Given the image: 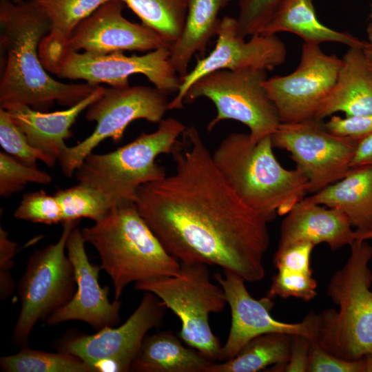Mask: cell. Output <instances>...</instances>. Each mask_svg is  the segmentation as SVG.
Wrapping results in <instances>:
<instances>
[{
    "mask_svg": "<svg viewBox=\"0 0 372 372\" xmlns=\"http://www.w3.org/2000/svg\"><path fill=\"white\" fill-rule=\"evenodd\" d=\"M357 231L340 211L302 200L285 215L280 228L277 251L298 242L326 243L335 251L350 246Z\"/></svg>",
    "mask_w": 372,
    "mask_h": 372,
    "instance_id": "obj_19",
    "label": "cell"
},
{
    "mask_svg": "<svg viewBox=\"0 0 372 372\" xmlns=\"http://www.w3.org/2000/svg\"><path fill=\"white\" fill-rule=\"evenodd\" d=\"M217 283L223 289L227 304L231 310V322L227 339L221 347L218 361L235 357L253 338L265 333H280L302 335L315 341L318 331V313L311 311L298 322L289 323L273 318L271 311L273 298L266 296L254 298L245 287V280L239 275L223 270L214 274Z\"/></svg>",
    "mask_w": 372,
    "mask_h": 372,
    "instance_id": "obj_15",
    "label": "cell"
},
{
    "mask_svg": "<svg viewBox=\"0 0 372 372\" xmlns=\"http://www.w3.org/2000/svg\"><path fill=\"white\" fill-rule=\"evenodd\" d=\"M308 372H369L366 359L347 360L311 341Z\"/></svg>",
    "mask_w": 372,
    "mask_h": 372,
    "instance_id": "obj_36",
    "label": "cell"
},
{
    "mask_svg": "<svg viewBox=\"0 0 372 372\" xmlns=\"http://www.w3.org/2000/svg\"><path fill=\"white\" fill-rule=\"evenodd\" d=\"M80 220L62 223L59 240L35 251L18 285L21 310L12 332V340L25 346L36 324L46 320L65 305L76 291L72 264L66 254V243Z\"/></svg>",
    "mask_w": 372,
    "mask_h": 372,
    "instance_id": "obj_8",
    "label": "cell"
},
{
    "mask_svg": "<svg viewBox=\"0 0 372 372\" xmlns=\"http://www.w3.org/2000/svg\"><path fill=\"white\" fill-rule=\"evenodd\" d=\"M372 165V134L360 140L351 163V167Z\"/></svg>",
    "mask_w": 372,
    "mask_h": 372,
    "instance_id": "obj_41",
    "label": "cell"
},
{
    "mask_svg": "<svg viewBox=\"0 0 372 372\" xmlns=\"http://www.w3.org/2000/svg\"><path fill=\"white\" fill-rule=\"evenodd\" d=\"M341 63V59L325 54L319 45L304 43L293 72L267 78L264 87L280 123L315 118L334 86Z\"/></svg>",
    "mask_w": 372,
    "mask_h": 372,
    "instance_id": "obj_14",
    "label": "cell"
},
{
    "mask_svg": "<svg viewBox=\"0 0 372 372\" xmlns=\"http://www.w3.org/2000/svg\"><path fill=\"white\" fill-rule=\"evenodd\" d=\"M0 145L6 153L26 165L37 167L38 161L48 167L55 164L30 143L25 134L2 107H0Z\"/></svg>",
    "mask_w": 372,
    "mask_h": 372,
    "instance_id": "obj_31",
    "label": "cell"
},
{
    "mask_svg": "<svg viewBox=\"0 0 372 372\" xmlns=\"http://www.w3.org/2000/svg\"><path fill=\"white\" fill-rule=\"evenodd\" d=\"M170 46H163L142 55L127 56L123 52L93 54L63 49L45 68L61 78L81 79L93 85H130L129 76L143 74L161 91L177 92L181 81L170 59Z\"/></svg>",
    "mask_w": 372,
    "mask_h": 372,
    "instance_id": "obj_11",
    "label": "cell"
},
{
    "mask_svg": "<svg viewBox=\"0 0 372 372\" xmlns=\"http://www.w3.org/2000/svg\"><path fill=\"white\" fill-rule=\"evenodd\" d=\"M105 88L98 85L89 96L60 111L42 112L19 103L2 108L8 112L30 143L55 163L68 147L65 141L72 136L71 127L83 111L103 96Z\"/></svg>",
    "mask_w": 372,
    "mask_h": 372,
    "instance_id": "obj_20",
    "label": "cell"
},
{
    "mask_svg": "<svg viewBox=\"0 0 372 372\" xmlns=\"http://www.w3.org/2000/svg\"><path fill=\"white\" fill-rule=\"evenodd\" d=\"M23 347L17 353L0 358L6 372H95L80 358L63 352L49 353Z\"/></svg>",
    "mask_w": 372,
    "mask_h": 372,
    "instance_id": "obj_29",
    "label": "cell"
},
{
    "mask_svg": "<svg viewBox=\"0 0 372 372\" xmlns=\"http://www.w3.org/2000/svg\"><path fill=\"white\" fill-rule=\"evenodd\" d=\"M167 96L155 87L144 85L105 88L103 96L85 112L86 120L96 123L94 130L76 145L67 147L59 159L64 175L72 177L85 157L105 139L120 142L132 122H161L169 110Z\"/></svg>",
    "mask_w": 372,
    "mask_h": 372,
    "instance_id": "obj_10",
    "label": "cell"
},
{
    "mask_svg": "<svg viewBox=\"0 0 372 372\" xmlns=\"http://www.w3.org/2000/svg\"><path fill=\"white\" fill-rule=\"evenodd\" d=\"M292 336L286 333H270L251 340L230 360L214 362L206 372H258L271 366L274 371L289 360Z\"/></svg>",
    "mask_w": 372,
    "mask_h": 372,
    "instance_id": "obj_27",
    "label": "cell"
},
{
    "mask_svg": "<svg viewBox=\"0 0 372 372\" xmlns=\"http://www.w3.org/2000/svg\"><path fill=\"white\" fill-rule=\"evenodd\" d=\"M271 138L274 147L290 154L296 169L308 179L311 194L348 173L360 141L330 133L317 118L280 123Z\"/></svg>",
    "mask_w": 372,
    "mask_h": 372,
    "instance_id": "obj_12",
    "label": "cell"
},
{
    "mask_svg": "<svg viewBox=\"0 0 372 372\" xmlns=\"http://www.w3.org/2000/svg\"><path fill=\"white\" fill-rule=\"evenodd\" d=\"M180 137L170 154L174 172L138 189L139 214L180 263L215 265L260 281L271 220L238 196L194 126Z\"/></svg>",
    "mask_w": 372,
    "mask_h": 372,
    "instance_id": "obj_1",
    "label": "cell"
},
{
    "mask_svg": "<svg viewBox=\"0 0 372 372\" xmlns=\"http://www.w3.org/2000/svg\"><path fill=\"white\" fill-rule=\"evenodd\" d=\"M17 244L10 239L8 232L0 227V296L1 299L9 297L14 289L11 276Z\"/></svg>",
    "mask_w": 372,
    "mask_h": 372,
    "instance_id": "obj_39",
    "label": "cell"
},
{
    "mask_svg": "<svg viewBox=\"0 0 372 372\" xmlns=\"http://www.w3.org/2000/svg\"><path fill=\"white\" fill-rule=\"evenodd\" d=\"M367 35V43H369L370 48L372 49V6L371 12L369 16V22L368 23L366 28Z\"/></svg>",
    "mask_w": 372,
    "mask_h": 372,
    "instance_id": "obj_42",
    "label": "cell"
},
{
    "mask_svg": "<svg viewBox=\"0 0 372 372\" xmlns=\"http://www.w3.org/2000/svg\"><path fill=\"white\" fill-rule=\"evenodd\" d=\"M324 125L334 135L360 141L372 134V114L344 118L332 115Z\"/></svg>",
    "mask_w": 372,
    "mask_h": 372,
    "instance_id": "obj_37",
    "label": "cell"
},
{
    "mask_svg": "<svg viewBox=\"0 0 372 372\" xmlns=\"http://www.w3.org/2000/svg\"><path fill=\"white\" fill-rule=\"evenodd\" d=\"M85 243L81 230L75 227L68 236L66 251L74 269L76 291L65 305L45 320L48 326L78 320L99 331L114 327L120 321L121 302H111L109 287L100 285L99 277L102 269L100 265L90 262Z\"/></svg>",
    "mask_w": 372,
    "mask_h": 372,
    "instance_id": "obj_17",
    "label": "cell"
},
{
    "mask_svg": "<svg viewBox=\"0 0 372 372\" xmlns=\"http://www.w3.org/2000/svg\"><path fill=\"white\" fill-rule=\"evenodd\" d=\"M282 0H240L238 33L246 37L260 34Z\"/></svg>",
    "mask_w": 372,
    "mask_h": 372,
    "instance_id": "obj_35",
    "label": "cell"
},
{
    "mask_svg": "<svg viewBox=\"0 0 372 372\" xmlns=\"http://www.w3.org/2000/svg\"><path fill=\"white\" fill-rule=\"evenodd\" d=\"M214 50L198 59L194 68L180 77V85L169 101V110L183 107L184 98L190 87L201 77L217 70H272L287 59L285 43L276 35L254 34L249 40L238 33L237 19L225 16L220 19Z\"/></svg>",
    "mask_w": 372,
    "mask_h": 372,
    "instance_id": "obj_16",
    "label": "cell"
},
{
    "mask_svg": "<svg viewBox=\"0 0 372 372\" xmlns=\"http://www.w3.org/2000/svg\"><path fill=\"white\" fill-rule=\"evenodd\" d=\"M54 196L62 209L63 222L82 218L96 222L115 206L104 193L79 183L76 185L57 191Z\"/></svg>",
    "mask_w": 372,
    "mask_h": 372,
    "instance_id": "obj_30",
    "label": "cell"
},
{
    "mask_svg": "<svg viewBox=\"0 0 372 372\" xmlns=\"http://www.w3.org/2000/svg\"><path fill=\"white\" fill-rule=\"evenodd\" d=\"M314 247L315 245L310 242H298L283 250L276 251L273 260L274 266L278 270L312 273L310 260Z\"/></svg>",
    "mask_w": 372,
    "mask_h": 372,
    "instance_id": "obj_38",
    "label": "cell"
},
{
    "mask_svg": "<svg viewBox=\"0 0 372 372\" xmlns=\"http://www.w3.org/2000/svg\"><path fill=\"white\" fill-rule=\"evenodd\" d=\"M14 216L19 220L49 225L64 220L57 198L43 189L24 194Z\"/></svg>",
    "mask_w": 372,
    "mask_h": 372,
    "instance_id": "obj_33",
    "label": "cell"
},
{
    "mask_svg": "<svg viewBox=\"0 0 372 372\" xmlns=\"http://www.w3.org/2000/svg\"><path fill=\"white\" fill-rule=\"evenodd\" d=\"M166 309L156 295L144 291L138 307L122 325L67 338L59 351L80 358L95 372L130 371L147 333L161 324Z\"/></svg>",
    "mask_w": 372,
    "mask_h": 372,
    "instance_id": "obj_13",
    "label": "cell"
},
{
    "mask_svg": "<svg viewBox=\"0 0 372 372\" xmlns=\"http://www.w3.org/2000/svg\"><path fill=\"white\" fill-rule=\"evenodd\" d=\"M0 107L19 103L47 112L55 102L71 107L99 85L65 83L48 74L39 51L50 22L32 0H0Z\"/></svg>",
    "mask_w": 372,
    "mask_h": 372,
    "instance_id": "obj_2",
    "label": "cell"
},
{
    "mask_svg": "<svg viewBox=\"0 0 372 372\" xmlns=\"http://www.w3.org/2000/svg\"><path fill=\"white\" fill-rule=\"evenodd\" d=\"M273 147L271 135L255 142L249 134L231 133L211 153L238 196L271 221L288 214L309 194L307 177L296 168H285Z\"/></svg>",
    "mask_w": 372,
    "mask_h": 372,
    "instance_id": "obj_3",
    "label": "cell"
},
{
    "mask_svg": "<svg viewBox=\"0 0 372 372\" xmlns=\"http://www.w3.org/2000/svg\"><path fill=\"white\" fill-rule=\"evenodd\" d=\"M316 289L317 282L312 273L279 269L273 277L267 296L271 298L278 296L310 301L316 296Z\"/></svg>",
    "mask_w": 372,
    "mask_h": 372,
    "instance_id": "obj_34",
    "label": "cell"
},
{
    "mask_svg": "<svg viewBox=\"0 0 372 372\" xmlns=\"http://www.w3.org/2000/svg\"><path fill=\"white\" fill-rule=\"evenodd\" d=\"M187 127L174 118H163L151 133L105 154L92 152L74 172L79 183L106 194L114 205L134 203L138 189L166 176L156 159L171 154Z\"/></svg>",
    "mask_w": 372,
    "mask_h": 372,
    "instance_id": "obj_6",
    "label": "cell"
},
{
    "mask_svg": "<svg viewBox=\"0 0 372 372\" xmlns=\"http://www.w3.org/2000/svg\"><path fill=\"white\" fill-rule=\"evenodd\" d=\"M231 1H233V0H228L229 2Z\"/></svg>",
    "mask_w": 372,
    "mask_h": 372,
    "instance_id": "obj_46",
    "label": "cell"
},
{
    "mask_svg": "<svg viewBox=\"0 0 372 372\" xmlns=\"http://www.w3.org/2000/svg\"><path fill=\"white\" fill-rule=\"evenodd\" d=\"M302 201L340 211L355 229L358 236L371 231L372 165L351 168L342 178Z\"/></svg>",
    "mask_w": 372,
    "mask_h": 372,
    "instance_id": "obj_22",
    "label": "cell"
},
{
    "mask_svg": "<svg viewBox=\"0 0 372 372\" xmlns=\"http://www.w3.org/2000/svg\"><path fill=\"white\" fill-rule=\"evenodd\" d=\"M313 0H282L272 17L260 34L276 35L287 32L300 37L304 43L320 45L335 42L349 47L370 48L362 41L347 32L331 29L320 22L317 17Z\"/></svg>",
    "mask_w": 372,
    "mask_h": 372,
    "instance_id": "obj_23",
    "label": "cell"
},
{
    "mask_svg": "<svg viewBox=\"0 0 372 372\" xmlns=\"http://www.w3.org/2000/svg\"><path fill=\"white\" fill-rule=\"evenodd\" d=\"M50 22V30L39 46L45 68L65 48L76 27L110 0H32Z\"/></svg>",
    "mask_w": 372,
    "mask_h": 372,
    "instance_id": "obj_26",
    "label": "cell"
},
{
    "mask_svg": "<svg viewBox=\"0 0 372 372\" xmlns=\"http://www.w3.org/2000/svg\"><path fill=\"white\" fill-rule=\"evenodd\" d=\"M367 240L357 238L347 262L331 277L327 293L339 309L318 313L313 342L347 360L366 359L372 372V246Z\"/></svg>",
    "mask_w": 372,
    "mask_h": 372,
    "instance_id": "obj_5",
    "label": "cell"
},
{
    "mask_svg": "<svg viewBox=\"0 0 372 372\" xmlns=\"http://www.w3.org/2000/svg\"><path fill=\"white\" fill-rule=\"evenodd\" d=\"M169 45L180 37L189 0H120Z\"/></svg>",
    "mask_w": 372,
    "mask_h": 372,
    "instance_id": "obj_28",
    "label": "cell"
},
{
    "mask_svg": "<svg viewBox=\"0 0 372 372\" xmlns=\"http://www.w3.org/2000/svg\"><path fill=\"white\" fill-rule=\"evenodd\" d=\"M214 361L185 347L171 331L146 335L130 371L206 372Z\"/></svg>",
    "mask_w": 372,
    "mask_h": 372,
    "instance_id": "obj_24",
    "label": "cell"
},
{
    "mask_svg": "<svg viewBox=\"0 0 372 372\" xmlns=\"http://www.w3.org/2000/svg\"><path fill=\"white\" fill-rule=\"evenodd\" d=\"M228 0H189L186 20L178 39L170 45V59L180 76L186 75L196 52H205L210 39L216 35L220 19L218 14Z\"/></svg>",
    "mask_w": 372,
    "mask_h": 372,
    "instance_id": "obj_25",
    "label": "cell"
},
{
    "mask_svg": "<svg viewBox=\"0 0 372 372\" xmlns=\"http://www.w3.org/2000/svg\"><path fill=\"white\" fill-rule=\"evenodd\" d=\"M366 59L370 67L372 68V49H363Z\"/></svg>",
    "mask_w": 372,
    "mask_h": 372,
    "instance_id": "obj_43",
    "label": "cell"
},
{
    "mask_svg": "<svg viewBox=\"0 0 372 372\" xmlns=\"http://www.w3.org/2000/svg\"><path fill=\"white\" fill-rule=\"evenodd\" d=\"M85 242L97 251L101 268L111 278L114 300L130 283L174 276L181 263L171 255L139 214L134 203L116 205L83 228Z\"/></svg>",
    "mask_w": 372,
    "mask_h": 372,
    "instance_id": "obj_4",
    "label": "cell"
},
{
    "mask_svg": "<svg viewBox=\"0 0 372 372\" xmlns=\"http://www.w3.org/2000/svg\"><path fill=\"white\" fill-rule=\"evenodd\" d=\"M14 3H20V2H22V1H28V0H10Z\"/></svg>",
    "mask_w": 372,
    "mask_h": 372,
    "instance_id": "obj_45",
    "label": "cell"
},
{
    "mask_svg": "<svg viewBox=\"0 0 372 372\" xmlns=\"http://www.w3.org/2000/svg\"><path fill=\"white\" fill-rule=\"evenodd\" d=\"M341 59L334 86L315 118L323 120L339 112L346 116L372 114V68L363 49L349 47Z\"/></svg>",
    "mask_w": 372,
    "mask_h": 372,
    "instance_id": "obj_21",
    "label": "cell"
},
{
    "mask_svg": "<svg viewBox=\"0 0 372 372\" xmlns=\"http://www.w3.org/2000/svg\"><path fill=\"white\" fill-rule=\"evenodd\" d=\"M123 7L124 3L120 0L104 3L76 27L65 48L107 54L125 50L149 52L170 46L149 27L125 19Z\"/></svg>",
    "mask_w": 372,
    "mask_h": 372,
    "instance_id": "obj_18",
    "label": "cell"
},
{
    "mask_svg": "<svg viewBox=\"0 0 372 372\" xmlns=\"http://www.w3.org/2000/svg\"><path fill=\"white\" fill-rule=\"evenodd\" d=\"M267 71L220 70L197 80L188 90L184 103H191L205 97L216 109V116L207 130L211 131L225 120L238 121L249 130L255 142L272 135L280 121L277 110L264 87Z\"/></svg>",
    "mask_w": 372,
    "mask_h": 372,
    "instance_id": "obj_9",
    "label": "cell"
},
{
    "mask_svg": "<svg viewBox=\"0 0 372 372\" xmlns=\"http://www.w3.org/2000/svg\"></svg>",
    "mask_w": 372,
    "mask_h": 372,
    "instance_id": "obj_47",
    "label": "cell"
},
{
    "mask_svg": "<svg viewBox=\"0 0 372 372\" xmlns=\"http://www.w3.org/2000/svg\"><path fill=\"white\" fill-rule=\"evenodd\" d=\"M51 176L45 172L26 165L5 152H0V195L9 197L29 183L48 184Z\"/></svg>",
    "mask_w": 372,
    "mask_h": 372,
    "instance_id": "obj_32",
    "label": "cell"
},
{
    "mask_svg": "<svg viewBox=\"0 0 372 372\" xmlns=\"http://www.w3.org/2000/svg\"><path fill=\"white\" fill-rule=\"evenodd\" d=\"M311 340L302 335H293L288 362L275 372H308Z\"/></svg>",
    "mask_w": 372,
    "mask_h": 372,
    "instance_id": "obj_40",
    "label": "cell"
},
{
    "mask_svg": "<svg viewBox=\"0 0 372 372\" xmlns=\"http://www.w3.org/2000/svg\"><path fill=\"white\" fill-rule=\"evenodd\" d=\"M358 238H361L365 240L372 239V231H369L368 233L362 234L359 236Z\"/></svg>",
    "mask_w": 372,
    "mask_h": 372,
    "instance_id": "obj_44",
    "label": "cell"
},
{
    "mask_svg": "<svg viewBox=\"0 0 372 372\" xmlns=\"http://www.w3.org/2000/svg\"><path fill=\"white\" fill-rule=\"evenodd\" d=\"M134 289L156 295L179 318L180 340L209 360H218L222 346L209 318L211 313L222 311L227 300L221 287L211 280L208 265L181 263L177 274L137 282Z\"/></svg>",
    "mask_w": 372,
    "mask_h": 372,
    "instance_id": "obj_7",
    "label": "cell"
}]
</instances>
